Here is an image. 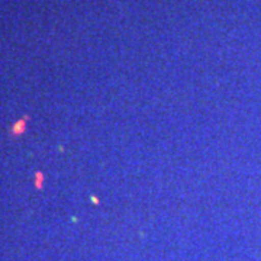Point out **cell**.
I'll return each instance as SVG.
<instances>
[{"label": "cell", "mask_w": 261, "mask_h": 261, "mask_svg": "<svg viewBox=\"0 0 261 261\" xmlns=\"http://www.w3.org/2000/svg\"><path fill=\"white\" fill-rule=\"evenodd\" d=\"M42 180H44V177H42V174H41V173H37V176H35V185H37L38 189H41V185H42Z\"/></svg>", "instance_id": "7a4b0ae2"}, {"label": "cell", "mask_w": 261, "mask_h": 261, "mask_svg": "<svg viewBox=\"0 0 261 261\" xmlns=\"http://www.w3.org/2000/svg\"><path fill=\"white\" fill-rule=\"evenodd\" d=\"M25 126H27V119H20V121H18L13 125L12 134L13 135H20L22 132H25Z\"/></svg>", "instance_id": "6da1fadb"}]
</instances>
